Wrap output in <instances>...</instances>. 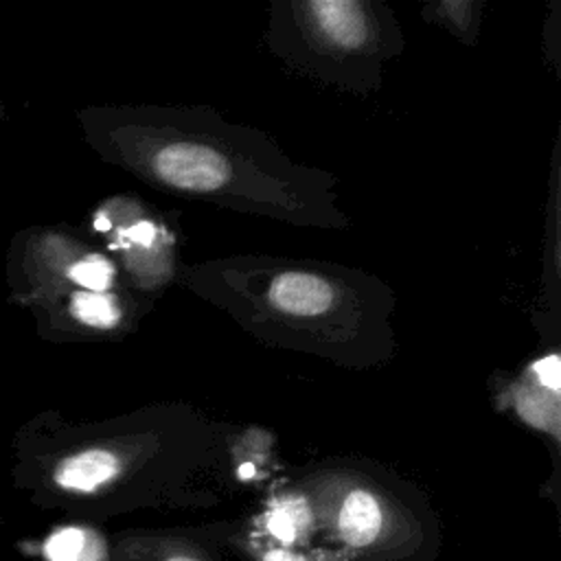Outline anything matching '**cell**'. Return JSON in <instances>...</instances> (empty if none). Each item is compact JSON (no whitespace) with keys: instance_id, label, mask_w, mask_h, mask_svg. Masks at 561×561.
<instances>
[{"instance_id":"7c38bea8","label":"cell","mask_w":561,"mask_h":561,"mask_svg":"<svg viewBox=\"0 0 561 561\" xmlns=\"http://www.w3.org/2000/svg\"><path fill=\"white\" fill-rule=\"evenodd\" d=\"M219 537L226 543H232L243 557L250 561H318L316 557L300 552V550H285L278 548L263 537H259L252 528L237 526V524H226L219 528Z\"/></svg>"},{"instance_id":"8fae6325","label":"cell","mask_w":561,"mask_h":561,"mask_svg":"<svg viewBox=\"0 0 561 561\" xmlns=\"http://www.w3.org/2000/svg\"><path fill=\"white\" fill-rule=\"evenodd\" d=\"M44 554L48 561H107L110 557L105 539L79 526L55 530L44 546Z\"/></svg>"},{"instance_id":"7a4b0ae2","label":"cell","mask_w":561,"mask_h":561,"mask_svg":"<svg viewBox=\"0 0 561 561\" xmlns=\"http://www.w3.org/2000/svg\"><path fill=\"white\" fill-rule=\"evenodd\" d=\"M175 285L278 351L346 370L381 368L397 355V296L353 265L245 252L184 261Z\"/></svg>"},{"instance_id":"8992f818","label":"cell","mask_w":561,"mask_h":561,"mask_svg":"<svg viewBox=\"0 0 561 561\" xmlns=\"http://www.w3.org/2000/svg\"><path fill=\"white\" fill-rule=\"evenodd\" d=\"M559 348L537 357L517 375H506L504 383L495 386V405L511 412L530 430L550 438L554 454L559 451Z\"/></svg>"},{"instance_id":"ba28073f","label":"cell","mask_w":561,"mask_h":561,"mask_svg":"<svg viewBox=\"0 0 561 561\" xmlns=\"http://www.w3.org/2000/svg\"><path fill=\"white\" fill-rule=\"evenodd\" d=\"M559 142L552 153V178H550V199L546 219V243H543V274L541 291L535 296L533 324L539 335L550 342V348H559Z\"/></svg>"},{"instance_id":"6da1fadb","label":"cell","mask_w":561,"mask_h":561,"mask_svg":"<svg viewBox=\"0 0 561 561\" xmlns=\"http://www.w3.org/2000/svg\"><path fill=\"white\" fill-rule=\"evenodd\" d=\"M105 156L149 188L294 228L348 230L337 178L208 105L145 103L96 121Z\"/></svg>"},{"instance_id":"277c9868","label":"cell","mask_w":561,"mask_h":561,"mask_svg":"<svg viewBox=\"0 0 561 561\" xmlns=\"http://www.w3.org/2000/svg\"><path fill=\"white\" fill-rule=\"evenodd\" d=\"M263 42L291 72L351 94L377 92L405 50L394 11L379 0H274Z\"/></svg>"},{"instance_id":"9c48e42d","label":"cell","mask_w":561,"mask_h":561,"mask_svg":"<svg viewBox=\"0 0 561 561\" xmlns=\"http://www.w3.org/2000/svg\"><path fill=\"white\" fill-rule=\"evenodd\" d=\"M204 537L182 533H136L118 541L114 561H219Z\"/></svg>"},{"instance_id":"52a82bcc","label":"cell","mask_w":561,"mask_h":561,"mask_svg":"<svg viewBox=\"0 0 561 561\" xmlns=\"http://www.w3.org/2000/svg\"><path fill=\"white\" fill-rule=\"evenodd\" d=\"M259 537L265 541L285 548V550H300L316 539V513L307 495L294 486L291 482L283 486L276 495L265 502L256 526H250Z\"/></svg>"},{"instance_id":"3957f363","label":"cell","mask_w":561,"mask_h":561,"mask_svg":"<svg viewBox=\"0 0 561 561\" xmlns=\"http://www.w3.org/2000/svg\"><path fill=\"white\" fill-rule=\"evenodd\" d=\"M316 513L318 535L342 561H432L438 519L425 495L368 458H327L294 480Z\"/></svg>"},{"instance_id":"5b68a950","label":"cell","mask_w":561,"mask_h":561,"mask_svg":"<svg viewBox=\"0 0 561 561\" xmlns=\"http://www.w3.org/2000/svg\"><path fill=\"white\" fill-rule=\"evenodd\" d=\"M94 230L110 234V252L118 254L121 270L127 285L158 302L169 285H175L180 265V230L160 208L142 199H116L112 208L99 210Z\"/></svg>"},{"instance_id":"30bf717a","label":"cell","mask_w":561,"mask_h":561,"mask_svg":"<svg viewBox=\"0 0 561 561\" xmlns=\"http://www.w3.org/2000/svg\"><path fill=\"white\" fill-rule=\"evenodd\" d=\"M423 20L445 28L467 46L478 42L482 24V0H443L423 7Z\"/></svg>"}]
</instances>
